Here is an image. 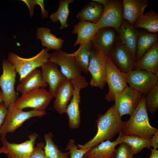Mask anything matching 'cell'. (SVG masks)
<instances>
[{"mask_svg": "<svg viewBox=\"0 0 158 158\" xmlns=\"http://www.w3.org/2000/svg\"><path fill=\"white\" fill-rule=\"evenodd\" d=\"M49 50L46 48H43L36 55L28 58L21 57L13 52L8 53V59L18 73L19 81L37 68L41 67L48 61L50 54Z\"/></svg>", "mask_w": 158, "mask_h": 158, "instance_id": "3957f363", "label": "cell"}, {"mask_svg": "<svg viewBox=\"0 0 158 158\" xmlns=\"http://www.w3.org/2000/svg\"><path fill=\"white\" fill-rule=\"evenodd\" d=\"M116 32L111 27L99 29L91 41L93 47L104 54L109 55L117 41Z\"/></svg>", "mask_w": 158, "mask_h": 158, "instance_id": "2e32d148", "label": "cell"}, {"mask_svg": "<svg viewBox=\"0 0 158 158\" xmlns=\"http://www.w3.org/2000/svg\"><path fill=\"white\" fill-rule=\"evenodd\" d=\"M53 98L49 91L44 88H40L22 95L12 103L20 109L30 108L38 111H45Z\"/></svg>", "mask_w": 158, "mask_h": 158, "instance_id": "8992f818", "label": "cell"}, {"mask_svg": "<svg viewBox=\"0 0 158 158\" xmlns=\"http://www.w3.org/2000/svg\"><path fill=\"white\" fill-rule=\"evenodd\" d=\"M93 47L91 41L80 45L78 49L71 53L77 65L82 71L87 74L90 57Z\"/></svg>", "mask_w": 158, "mask_h": 158, "instance_id": "83f0119b", "label": "cell"}, {"mask_svg": "<svg viewBox=\"0 0 158 158\" xmlns=\"http://www.w3.org/2000/svg\"><path fill=\"white\" fill-rule=\"evenodd\" d=\"M158 35L157 34L144 32H138L136 53V61L140 59L156 42H158Z\"/></svg>", "mask_w": 158, "mask_h": 158, "instance_id": "f1b7e54d", "label": "cell"}, {"mask_svg": "<svg viewBox=\"0 0 158 158\" xmlns=\"http://www.w3.org/2000/svg\"><path fill=\"white\" fill-rule=\"evenodd\" d=\"M122 136V142L127 144L130 147L134 155L140 152L144 148H150L151 147L150 139L144 138L137 136L123 134Z\"/></svg>", "mask_w": 158, "mask_h": 158, "instance_id": "1f68e13d", "label": "cell"}, {"mask_svg": "<svg viewBox=\"0 0 158 158\" xmlns=\"http://www.w3.org/2000/svg\"><path fill=\"white\" fill-rule=\"evenodd\" d=\"M71 80L74 85V91L71 102L68 105L65 113L68 118L69 128L74 129L79 128L80 124V112L79 109L81 100L80 91L82 89L87 87L89 83L87 82L85 77L82 75Z\"/></svg>", "mask_w": 158, "mask_h": 158, "instance_id": "ba28073f", "label": "cell"}, {"mask_svg": "<svg viewBox=\"0 0 158 158\" xmlns=\"http://www.w3.org/2000/svg\"><path fill=\"white\" fill-rule=\"evenodd\" d=\"M104 6L91 0L80 10L76 16L80 21H85L96 24L101 18Z\"/></svg>", "mask_w": 158, "mask_h": 158, "instance_id": "d4e9b609", "label": "cell"}, {"mask_svg": "<svg viewBox=\"0 0 158 158\" xmlns=\"http://www.w3.org/2000/svg\"><path fill=\"white\" fill-rule=\"evenodd\" d=\"M106 81L109 90L104 99L108 102L114 101L115 96L122 92L128 85L125 73L121 72L113 62L109 55H107L105 62Z\"/></svg>", "mask_w": 158, "mask_h": 158, "instance_id": "5b68a950", "label": "cell"}, {"mask_svg": "<svg viewBox=\"0 0 158 158\" xmlns=\"http://www.w3.org/2000/svg\"><path fill=\"white\" fill-rule=\"evenodd\" d=\"M74 87L71 80L66 79L57 87L55 93L54 107L60 115L65 113L69 102L73 94Z\"/></svg>", "mask_w": 158, "mask_h": 158, "instance_id": "e0dca14e", "label": "cell"}, {"mask_svg": "<svg viewBox=\"0 0 158 158\" xmlns=\"http://www.w3.org/2000/svg\"><path fill=\"white\" fill-rule=\"evenodd\" d=\"M3 102V97L1 90H0V103Z\"/></svg>", "mask_w": 158, "mask_h": 158, "instance_id": "7bdbcfd3", "label": "cell"}, {"mask_svg": "<svg viewBox=\"0 0 158 158\" xmlns=\"http://www.w3.org/2000/svg\"><path fill=\"white\" fill-rule=\"evenodd\" d=\"M97 131L94 137L84 145H78L80 149L90 148L107 140H111L121 131L123 121L114 105L103 114H99L96 121Z\"/></svg>", "mask_w": 158, "mask_h": 158, "instance_id": "6da1fadb", "label": "cell"}, {"mask_svg": "<svg viewBox=\"0 0 158 158\" xmlns=\"http://www.w3.org/2000/svg\"><path fill=\"white\" fill-rule=\"evenodd\" d=\"M106 55L93 47L88 68V71L91 75L90 82L91 86L102 89L105 85Z\"/></svg>", "mask_w": 158, "mask_h": 158, "instance_id": "30bf717a", "label": "cell"}, {"mask_svg": "<svg viewBox=\"0 0 158 158\" xmlns=\"http://www.w3.org/2000/svg\"><path fill=\"white\" fill-rule=\"evenodd\" d=\"M44 0H37V4L40 5L41 9V16L43 19L47 18L49 15L48 11L44 8Z\"/></svg>", "mask_w": 158, "mask_h": 158, "instance_id": "ab89813d", "label": "cell"}, {"mask_svg": "<svg viewBox=\"0 0 158 158\" xmlns=\"http://www.w3.org/2000/svg\"><path fill=\"white\" fill-rule=\"evenodd\" d=\"M27 5L30 11V15L32 17L34 14V8L37 4V0H22Z\"/></svg>", "mask_w": 158, "mask_h": 158, "instance_id": "74e56055", "label": "cell"}, {"mask_svg": "<svg viewBox=\"0 0 158 158\" xmlns=\"http://www.w3.org/2000/svg\"><path fill=\"white\" fill-rule=\"evenodd\" d=\"M48 61L59 65L61 68V72L67 79L72 80L81 75L82 71L71 54L68 53L61 49L50 54Z\"/></svg>", "mask_w": 158, "mask_h": 158, "instance_id": "5bb4252c", "label": "cell"}, {"mask_svg": "<svg viewBox=\"0 0 158 158\" xmlns=\"http://www.w3.org/2000/svg\"><path fill=\"white\" fill-rule=\"evenodd\" d=\"M145 101L147 111L154 114L158 109V84L145 95Z\"/></svg>", "mask_w": 158, "mask_h": 158, "instance_id": "d6a6232c", "label": "cell"}, {"mask_svg": "<svg viewBox=\"0 0 158 158\" xmlns=\"http://www.w3.org/2000/svg\"><path fill=\"white\" fill-rule=\"evenodd\" d=\"M5 153V150L4 148L2 147L0 148V154L4 153Z\"/></svg>", "mask_w": 158, "mask_h": 158, "instance_id": "ee69618b", "label": "cell"}, {"mask_svg": "<svg viewBox=\"0 0 158 158\" xmlns=\"http://www.w3.org/2000/svg\"><path fill=\"white\" fill-rule=\"evenodd\" d=\"M46 114V111L34 109L24 111L16 108L12 103L7 108V114L1 129V135L13 133L26 121L33 117H41Z\"/></svg>", "mask_w": 158, "mask_h": 158, "instance_id": "277c9868", "label": "cell"}, {"mask_svg": "<svg viewBox=\"0 0 158 158\" xmlns=\"http://www.w3.org/2000/svg\"><path fill=\"white\" fill-rule=\"evenodd\" d=\"M141 94L127 86L115 97L114 104L119 116H130L138 105L142 96Z\"/></svg>", "mask_w": 158, "mask_h": 158, "instance_id": "4fadbf2b", "label": "cell"}, {"mask_svg": "<svg viewBox=\"0 0 158 158\" xmlns=\"http://www.w3.org/2000/svg\"><path fill=\"white\" fill-rule=\"evenodd\" d=\"M53 136L51 132L44 135L45 144L44 150L46 157L48 158H69L68 152H62L54 143L52 139Z\"/></svg>", "mask_w": 158, "mask_h": 158, "instance_id": "4dcf8cb0", "label": "cell"}, {"mask_svg": "<svg viewBox=\"0 0 158 158\" xmlns=\"http://www.w3.org/2000/svg\"><path fill=\"white\" fill-rule=\"evenodd\" d=\"M74 1L73 0H60L58 10L49 16L51 21L54 23L58 21H60V30L66 28L68 26L67 21L70 13L69 6Z\"/></svg>", "mask_w": 158, "mask_h": 158, "instance_id": "f546056e", "label": "cell"}, {"mask_svg": "<svg viewBox=\"0 0 158 158\" xmlns=\"http://www.w3.org/2000/svg\"><path fill=\"white\" fill-rule=\"evenodd\" d=\"M6 135H1L0 140L8 158H30L38 136L33 133L28 136V140L20 143H11L6 138Z\"/></svg>", "mask_w": 158, "mask_h": 158, "instance_id": "7c38bea8", "label": "cell"}, {"mask_svg": "<svg viewBox=\"0 0 158 158\" xmlns=\"http://www.w3.org/2000/svg\"><path fill=\"white\" fill-rule=\"evenodd\" d=\"M138 32L124 20L117 32L118 40L129 51L136 62Z\"/></svg>", "mask_w": 158, "mask_h": 158, "instance_id": "d6986e66", "label": "cell"}, {"mask_svg": "<svg viewBox=\"0 0 158 158\" xmlns=\"http://www.w3.org/2000/svg\"><path fill=\"white\" fill-rule=\"evenodd\" d=\"M83 158H87V157L86 156H85V155L83 156Z\"/></svg>", "mask_w": 158, "mask_h": 158, "instance_id": "f6af8a7d", "label": "cell"}, {"mask_svg": "<svg viewBox=\"0 0 158 158\" xmlns=\"http://www.w3.org/2000/svg\"><path fill=\"white\" fill-rule=\"evenodd\" d=\"M122 141V134L121 131L115 141L107 140L103 141L91 148L85 156L87 158H113L116 147Z\"/></svg>", "mask_w": 158, "mask_h": 158, "instance_id": "44dd1931", "label": "cell"}, {"mask_svg": "<svg viewBox=\"0 0 158 158\" xmlns=\"http://www.w3.org/2000/svg\"><path fill=\"white\" fill-rule=\"evenodd\" d=\"M123 20H126L131 28L137 19L144 13V11L149 4L147 0H123Z\"/></svg>", "mask_w": 158, "mask_h": 158, "instance_id": "ffe728a7", "label": "cell"}, {"mask_svg": "<svg viewBox=\"0 0 158 158\" xmlns=\"http://www.w3.org/2000/svg\"><path fill=\"white\" fill-rule=\"evenodd\" d=\"M125 76L129 87L145 96L158 84V75L145 70L135 69Z\"/></svg>", "mask_w": 158, "mask_h": 158, "instance_id": "9c48e42d", "label": "cell"}, {"mask_svg": "<svg viewBox=\"0 0 158 158\" xmlns=\"http://www.w3.org/2000/svg\"><path fill=\"white\" fill-rule=\"evenodd\" d=\"M104 6L107 3L109 0H92Z\"/></svg>", "mask_w": 158, "mask_h": 158, "instance_id": "b9f144b4", "label": "cell"}, {"mask_svg": "<svg viewBox=\"0 0 158 158\" xmlns=\"http://www.w3.org/2000/svg\"><path fill=\"white\" fill-rule=\"evenodd\" d=\"M98 30L96 23L85 21H80L75 25L72 33L77 34V37L73 44L74 46L91 41Z\"/></svg>", "mask_w": 158, "mask_h": 158, "instance_id": "cb8c5ba5", "label": "cell"}, {"mask_svg": "<svg viewBox=\"0 0 158 158\" xmlns=\"http://www.w3.org/2000/svg\"><path fill=\"white\" fill-rule=\"evenodd\" d=\"M151 154L149 158H158V150L157 149L151 148Z\"/></svg>", "mask_w": 158, "mask_h": 158, "instance_id": "60d3db41", "label": "cell"}, {"mask_svg": "<svg viewBox=\"0 0 158 158\" xmlns=\"http://www.w3.org/2000/svg\"><path fill=\"white\" fill-rule=\"evenodd\" d=\"M108 55L122 72L126 74L135 69L136 61L129 51L118 40Z\"/></svg>", "mask_w": 158, "mask_h": 158, "instance_id": "9a60e30c", "label": "cell"}, {"mask_svg": "<svg viewBox=\"0 0 158 158\" xmlns=\"http://www.w3.org/2000/svg\"><path fill=\"white\" fill-rule=\"evenodd\" d=\"M36 35L37 39L40 40L42 45L49 50L61 49L64 41V40L58 38L52 34L51 29L47 27L38 28Z\"/></svg>", "mask_w": 158, "mask_h": 158, "instance_id": "484cf974", "label": "cell"}, {"mask_svg": "<svg viewBox=\"0 0 158 158\" xmlns=\"http://www.w3.org/2000/svg\"><path fill=\"white\" fill-rule=\"evenodd\" d=\"M114 155V158H134L130 147L123 142L116 150Z\"/></svg>", "mask_w": 158, "mask_h": 158, "instance_id": "e575fe53", "label": "cell"}, {"mask_svg": "<svg viewBox=\"0 0 158 158\" xmlns=\"http://www.w3.org/2000/svg\"><path fill=\"white\" fill-rule=\"evenodd\" d=\"M20 82L16 90L22 95L35 89L44 88L47 86L42 78L41 71L37 68L23 77Z\"/></svg>", "mask_w": 158, "mask_h": 158, "instance_id": "7402d4cb", "label": "cell"}, {"mask_svg": "<svg viewBox=\"0 0 158 158\" xmlns=\"http://www.w3.org/2000/svg\"><path fill=\"white\" fill-rule=\"evenodd\" d=\"M91 148H79L75 144V140L71 139L69 140L65 150L68 151L69 158H83Z\"/></svg>", "mask_w": 158, "mask_h": 158, "instance_id": "836d02e7", "label": "cell"}, {"mask_svg": "<svg viewBox=\"0 0 158 158\" xmlns=\"http://www.w3.org/2000/svg\"><path fill=\"white\" fill-rule=\"evenodd\" d=\"M41 67L42 78L49 84V92L54 98L57 87L66 78L54 62L48 61Z\"/></svg>", "mask_w": 158, "mask_h": 158, "instance_id": "ac0fdd59", "label": "cell"}, {"mask_svg": "<svg viewBox=\"0 0 158 158\" xmlns=\"http://www.w3.org/2000/svg\"><path fill=\"white\" fill-rule=\"evenodd\" d=\"M127 121L123 122L122 134L150 139L158 129L152 126L142 95L137 108Z\"/></svg>", "mask_w": 158, "mask_h": 158, "instance_id": "7a4b0ae2", "label": "cell"}, {"mask_svg": "<svg viewBox=\"0 0 158 158\" xmlns=\"http://www.w3.org/2000/svg\"><path fill=\"white\" fill-rule=\"evenodd\" d=\"M151 147L157 149L158 148V131L156 132L150 138Z\"/></svg>", "mask_w": 158, "mask_h": 158, "instance_id": "f35d334b", "label": "cell"}, {"mask_svg": "<svg viewBox=\"0 0 158 158\" xmlns=\"http://www.w3.org/2000/svg\"><path fill=\"white\" fill-rule=\"evenodd\" d=\"M135 69L144 70L158 75V42L136 62Z\"/></svg>", "mask_w": 158, "mask_h": 158, "instance_id": "603a6c76", "label": "cell"}, {"mask_svg": "<svg viewBox=\"0 0 158 158\" xmlns=\"http://www.w3.org/2000/svg\"><path fill=\"white\" fill-rule=\"evenodd\" d=\"M45 145L43 142L38 143L34 147L30 158H48L46 156L44 150Z\"/></svg>", "mask_w": 158, "mask_h": 158, "instance_id": "d590c367", "label": "cell"}, {"mask_svg": "<svg viewBox=\"0 0 158 158\" xmlns=\"http://www.w3.org/2000/svg\"><path fill=\"white\" fill-rule=\"evenodd\" d=\"M3 73L0 76V87L3 97V102L8 108L18 98L14 89L17 72L11 62L7 59L2 61Z\"/></svg>", "mask_w": 158, "mask_h": 158, "instance_id": "52a82bcc", "label": "cell"}, {"mask_svg": "<svg viewBox=\"0 0 158 158\" xmlns=\"http://www.w3.org/2000/svg\"><path fill=\"white\" fill-rule=\"evenodd\" d=\"M142 28L148 32L156 34L158 32V14L153 10L141 15L136 20L133 28Z\"/></svg>", "mask_w": 158, "mask_h": 158, "instance_id": "4316f807", "label": "cell"}, {"mask_svg": "<svg viewBox=\"0 0 158 158\" xmlns=\"http://www.w3.org/2000/svg\"><path fill=\"white\" fill-rule=\"evenodd\" d=\"M7 111V108L5 107L3 102L0 103V140L1 134V129Z\"/></svg>", "mask_w": 158, "mask_h": 158, "instance_id": "8d00e7d4", "label": "cell"}, {"mask_svg": "<svg viewBox=\"0 0 158 158\" xmlns=\"http://www.w3.org/2000/svg\"><path fill=\"white\" fill-rule=\"evenodd\" d=\"M102 16L96 24L98 30L104 27H111L117 32L123 22L122 1L109 0L104 6Z\"/></svg>", "mask_w": 158, "mask_h": 158, "instance_id": "8fae6325", "label": "cell"}]
</instances>
